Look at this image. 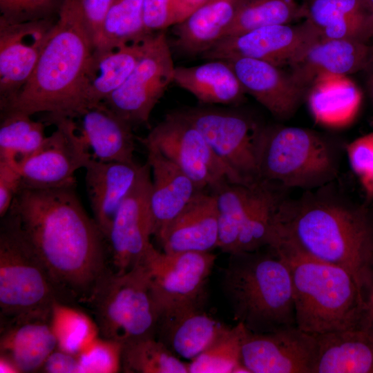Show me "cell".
I'll return each instance as SVG.
<instances>
[{"instance_id": "9c48e42d", "label": "cell", "mask_w": 373, "mask_h": 373, "mask_svg": "<svg viewBox=\"0 0 373 373\" xmlns=\"http://www.w3.org/2000/svg\"><path fill=\"white\" fill-rule=\"evenodd\" d=\"M204 137L213 152L247 185L258 182L263 126L233 110L197 107L177 111Z\"/></svg>"}, {"instance_id": "ac0fdd59", "label": "cell", "mask_w": 373, "mask_h": 373, "mask_svg": "<svg viewBox=\"0 0 373 373\" xmlns=\"http://www.w3.org/2000/svg\"><path fill=\"white\" fill-rule=\"evenodd\" d=\"M223 60L231 65L245 93L278 119L290 118L305 97L307 90L281 67L247 57Z\"/></svg>"}, {"instance_id": "681fc988", "label": "cell", "mask_w": 373, "mask_h": 373, "mask_svg": "<svg viewBox=\"0 0 373 373\" xmlns=\"http://www.w3.org/2000/svg\"><path fill=\"white\" fill-rule=\"evenodd\" d=\"M1 373H21L16 364L8 356L0 354Z\"/></svg>"}, {"instance_id": "30bf717a", "label": "cell", "mask_w": 373, "mask_h": 373, "mask_svg": "<svg viewBox=\"0 0 373 373\" xmlns=\"http://www.w3.org/2000/svg\"><path fill=\"white\" fill-rule=\"evenodd\" d=\"M140 141L155 146L202 191H213L227 182L245 184L218 157L202 134L177 111L167 114Z\"/></svg>"}, {"instance_id": "52a82bcc", "label": "cell", "mask_w": 373, "mask_h": 373, "mask_svg": "<svg viewBox=\"0 0 373 373\" xmlns=\"http://www.w3.org/2000/svg\"><path fill=\"white\" fill-rule=\"evenodd\" d=\"M85 300L101 336L123 345L155 337L160 312L142 262L122 273L107 269Z\"/></svg>"}, {"instance_id": "836d02e7", "label": "cell", "mask_w": 373, "mask_h": 373, "mask_svg": "<svg viewBox=\"0 0 373 373\" xmlns=\"http://www.w3.org/2000/svg\"><path fill=\"white\" fill-rule=\"evenodd\" d=\"M305 7L294 0H240L225 37L269 26L289 24L305 17Z\"/></svg>"}, {"instance_id": "7c38bea8", "label": "cell", "mask_w": 373, "mask_h": 373, "mask_svg": "<svg viewBox=\"0 0 373 373\" xmlns=\"http://www.w3.org/2000/svg\"><path fill=\"white\" fill-rule=\"evenodd\" d=\"M175 68L165 32H154L133 72L103 102L133 126L146 123L173 82Z\"/></svg>"}, {"instance_id": "60d3db41", "label": "cell", "mask_w": 373, "mask_h": 373, "mask_svg": "<svg viewBox=\"0 0 373 373\" xmlns=\"http://www.w3.org/2000/svg\"><path fill=\"white\" fill-rule=\"evenodd\" d=\"M350 165L358 177L368 200L373 199V132L347 145Z\"/></svg>"}, {"instance_id": "484cf974", "label": "cell", "mask_w": 373, "mask_h": 373, "mask_svg": "<svg viewBox=\"0 0 373 373\" xmlns=\"http://www.w3.org/2000/svg\"><path fill=\"white\" fill-rule=\"evenodd\" d=\"M315 335L312 373H373V338L358 327Z\"/></svg>"}, {"instance_id": "bcb514c9", "label": "cell", "mask_w": 373, "mask_h": 373, "mask_svg": "<svg viewBox=\"0 0 373 373\" xmlns=\"http://www.w3.org/2000/svg\"><path fill=\"white\" fill-rule=\"evenodd\" d=\"M356 327L373 338V273L363 290V303Z\"/></svg>"}, {"instance_id": "d6a6232c", "label": "cell", "mask_w": 373, "mask_h": 373, "mask_svg": "<svg viewBox=\"0 0 373 373\" xmlns=\"http://www.w3.org/2000/svg\"><path fill=\"white\" fill-rule=\"evenodd\" d=\"M45 124L32 115L15 111L1 112L0 160L17 163L44 142Z\"/></svg>"}, {"instance_id": "f6af8a7d", "label": "cell", "mask_w": 373, "mask_h": 373, "mask_svg": "<svg viewBox=\"0 0 373 373\" xmlns=\"http://www.w3.org/2000/svg\"><path fill=\"white\" fill-rule=\"evenodd\" d=\"M40 370L47 373H79L77 355L56 348Z\"/></svg>"}, {"instance_id": "d590c367", "label": "cell", "mask_w": 373, "mask_h": 373, "mask_svg": "<svg viewBox=\"0 0 373 373\" xmlns=\"http://www.w3.org/2000/svg\"><path fill=\"white\" fill-rule=\"evenodd\" d=\"M50 324L57 348L73 354L77 355L100 336L95 320L59 300L52 305Z\"/></svg>"}, {"instance_id": "6da1fadb", "label": "cell", "mask_w": 373, "mask_h": 373, "mask_svg": "<svg viewBox=\"0 0 373 373\" xmlns=\"http://www.w3.org/2000/svg\"><path fill=\"white\" fill-rule=\"evenodd\" d=\"M75 186L20 187L5 216L38 255L57 291L86 299L108 269V242Z\"/></svg>"}, {"instance_id": "7bdbcfd3", "label": "cell", "mask_w": 373, "mask_h": 373, "mask_svg": "<svg viewBox=\"0 0 373 373\" xmlns=\"http://www.w3.org/2000/svg\"><path fill=\"white\" fill-rule=\"evenodd\" d=\"M143 21L149 33L164 30L174 25L173 0H144Z\"/></svg>"}, {"instance_id": "4dcf8cb0", "label": "cell", "mask_w": 373, "mask_h": 373, "mask_svg": "<svg viewBox=\"0 0 373 373\" xmlns=\"http://www.w3.org/2000/svg\"><path fill=\"white\" fill-rule=\"evenodd\" d=\"M261 182L252 185L227 182L213 191L218 218V248L229 254L236 251L238 238Z\"/></svg>"}, {"instance_id": "603a6c76", "label": "cell", "mask_w": 373, "mask_h": 373, "mask_svg": "<svg viewBox=\"0 0 373 373\" xmlns=\"http://www.w3.org/2000/svg\"><path fill=\"white\" fill-rule=\"evenodd\" d=\"M163 251L210 252L218 246V218L213 193L200 191L157 239Z\"/></svg>"}, {"instance_id": "e575fe53", "label": "cell", "mask_w": 373, "mask_h": 373, "mask_svg": "<svg viewBox=\"0 0 373 373\" xmlns=\"http://www.w3.org/2000/svg\"><path fill=\"white\" fill-rule=\"evenodd\" d=\"M144 0H115L94 50L114 48L152 34L144 25Z\"/></svg>"}, {"instance_id": "5b68a950", "label": "cell", "mask_w": 373, "mask_h": 373, "mask_svg": "<svg viewBox=\"0 0 373 373\" xmlns=\"http://www.w3.org/2000/svg\"><path fill=\"white\" fill-rule=\"evenodd\" d=\"M258 251L230 254L224 270L222 289L235 319L256 333L296 325L287 263L271 249Z\"/></svg>"}, {"instance_id": "816d5d0a", "label": "cell", "mask_w": 373, "mask_h": 373, "mask_svg": "<svg viewBox=\"0 0 373 373\" xmlns=\"http://www.w3.org/2000/svg\"><path fill=\"white\" fill-rule=\"evenodd\" d=\"M372 40H373V38H372Z\"/></svg>"}, {"instance_id": "b9f144b4", "label": "cell", "mask_w": 373, "mask_h": 373, "mask_svg": "<svg viewBox=\"0 0 373 373\" xmlns=\"http://www.w3.org/2000/svg\"><path fill=\"white\" fill-rule=\"evenodd\" d=\"M93 47L115 0H75Z\"/></svg>"}, {"instance_id": "c3c4849f", "label": "cell", "mask_w": 373, "mask_h": 373, "mask_svg": "<svg viewBox=\"0 0 373 373\" xmlns=\"http://www.w3.org/2000/svg\"><path fill=\"white\" fill-rule=\"evenodd\" d=\"M362 72L365 75V86L369 95L373 103V42L370 43V51Z\"/></svg>"}, {"instance_id": "e0dca14e", "label": "cell", "mask_w": 373, "mask_h": 373, "mask_svg": "<svg viewBox=\"0 0 373 373\" xmlns=\"http://www.w3.org/2000/svg\"><path fill=\"white\" fill-rule=\"evenodd\" d=\"M55 21L52 18L10 23L0 19V107L29 79Z\"/></svg>"}, {"instance_id": "74e56055", "label": "cell", "mask_w": 373, "mask_h": 373, "mask_svg": "<svg viewBox=\"0 0 373 373\" xmlns=\"http://www.w3.org/2000/svg\"><path fill=\"white\" fill-rule=\"evenodd\" d=\"M245 329L241 323L229 327L188 363L189 373H250L240 361L241 344Z\"/></svg>"}, {"instance_id": "44dd1931", "label": "cell", "mask_w": 373, "mask_h": 373, "mask_svg": "<svg viewBox=\"0 0 373 373\" xmlns=\"http://www.w3.org/2000/svg\"><path fill=\"white\" fill-rule=\"evenodd\" d=\"M229 327L204 312L202 305H187L161 312L155 337L191 361Z\"/></svg>"}, {"instance_id": "1f68e13d", "label": "cell", "mask_w": 373, "mask_h": 373, "mask_svg": "<svg viewBox=\"0 0 373 373\" xmlns=\"http://www.w3.org/2000/svg\"><path fill=\"white\" fill-rule=\"evenodd\" d=\"M273 186L271 183L260 182L256 198L242 227L234 254L255 251L269 245L276 214L282 200Z\"/></svg>"}, {"instance_id": "5bb4252c", "label": "cell", "mask_w": 373, "mask_h": 373, "mask_svg": "<svg viewBox=\"0 0 373 373\" xmlns=\"http://www.w3.org/2000/svg\"><path fill=\"white\" fill-rule=\"evenodd\" d=\"M316 351V335L296 325L265 333L246 328L240 361L250 373H312Z\"/></svg>"}, {"instance_id": "8992f818", "label": "cell", "mask_w": 373, "mask_h": 373, "mask_svg": "<svg viewBox=\"0 0 373 373\" xmlns=\"http://www.w3.org/2000/svg\"><path fill=\"white\" fill-rule=\"evenodd\" d=\"M336 147L322 135L295 126H265L259 149L262 182L312 189L334 180L338 171Z\"/></svg>"}, {"instance_id": "277c9868", "label": "cell", "mask_w": 373, "mask_h": 373, "mask_svg": "<svg viewBox=\"0 0 373 373\" xmlns=\"http://www.w3.org/2000/svg\"><path fill=\"white\" fill-rule=\"evenodd\" d=\"M268 247L289 267L299 329L320 334L356 326L363 291L349 271L309 257L278 238Z\"/></svg>"}, {"instance_id": "f546056e", "label": "cell", "mask_w": 373, "mask_h": 373, "mask_svg": "<svg viewBox=\"0 0 373 373\" xmlns=\"http://www.w3.org/2000/svg\"><path fill=\"white\" fill-rule=\"evenodd\" d=\"M173 82L207 104H237L246 94L232 67L223 59L195 66H175Z\"/></svg>"}, {"instance_id": "8d00e7d4", "label": "cell", "mask_w": 373, "mask_h": 373, "mask_svg": "<svg viewBox=\"0 0 373 373\" xmlns=\"http://www.w3.org/2000/svg\"><path fill=\"white\" fill-rule=\"evenodd\" d=\"M122 369L128 373H189L188 363L156 337L124 344Z\"/></svg>"}, {"instance_id": "83f0119b", "label": "cell", "mask_w": 373, "mask_h": 373, "mask_svg": "<svg viewBox=\"0 0 373 373\" xmlns=\"http://www.w3.org/2000/svg\"><path fill=\"white\" fill-rule=\"evenodd\" d=\"M153 33L114 48L93 50L86 88L87 108L103 102L124 84L144 55Z\"/></svg>"}, {"instance_id": "7a4b0ae2", "label": "cell", "mask_w": 373, "mask_h": 373, "mask_svg": "<svg viewBox=\"0 0 373 373\" xmlns=\"http://www.w3.org/2000/svg\"><path fill=\"white\" fill-rule=\"evenodd\" d=\"M273 237L309 257L344 268L362 291L373 273V219L363 207L320 195L282 200Z\"/></svg>"}, {"instance_id": "d6986e66", "label": "cell", "mask_w": 373, "mask_h": 373, "mask_svg": "<svg viewBox=\"0 0 373 373\" xmlns=\"http://www.w3.org/2000/svg\"><path fill=\"white\" fill-rule=\"evenodd\" d=\"M143 144L153 175L150 209L152 233L157 239L202 190L155 146Z\"/></svg>"}, {"instance_id": "4316f807", "label": "cell", "mask_w": 373, "mask_h": 373, "mask_svg": "<svg viewBox=\"0 0 373 373\" xmlns=\"http://www.w3.org/2000/svg\"><path fill=\"white\" fill-rule=\"evenodd\" d=\"M10 321L1 329L0 354L10 358L21 372L40 370L48 356L57 348L50 318Z\"/></svg>"}, {"instance_id": "4fadbf2b", "label": "cell", "mask_w": 373, "mask_h": 373, "mask_svg": "<svg viewBox=\"0 0 373 373\" xmlns=\"http://www.w3.org/2000/svg\"><path fill=\"white\" fill-rule=\"evenodd\" d=\"M210 252L160 251L151 244L141 262L145 265L160 312L202 305L216 262Z\"/></svg>"}, {"instance_id": "cb8c5ba5", "label": "cell", "mask_w": 373, "mask_h": 373, "mask_svg": "<svg viewBox=\"0 0 373 373\" xmlns=\"http://www.w3.org/2000/svg\"><path fill=\"white\" fill-rule=\"evenodd\" d=\"M81 118L79 133L93 157L102 162L133 161V126L104 102L89 106Z\"/></svg>"}, {"instance_id": "f35d334b", "label": "cell", "mask_w": 373, "mask_h": 373, "mask_svg": "<svg viewBox=\"0 0 373 373\" xmlns=\"http://www.w3.org/2000/svg\"><path fill=\"white\" fill-rule=\"evenodd\" d=\"M123 344L101 336L77 354L79 373H116L122 370Z\"/></svg>"}, {"instance_id": "d4e9b609", "label": "cell", "mask_w": 373, "mask_h": 373, "mask_svg": "<svg viewBox=\"0 0 373 373\" xmlns=\"http://www.w3.org/2000/svg\"><path fill=\"white\" fill-rule=\"evenodd\" d=\"M305 98L316 122L338 128L350 125L356 118L362 94L347 75L325 73L314 79Z\"/></svg>"}, {"instance_id": "2e32d148", "label": "cell", "mask_w": 373, "mask_h": 373, "mask_svg": "<svg viewBox=\"0 0 373 373\" xmlns=\"http://www.w3.org/2000/svg\"><path fill=\"white\" fill-rule=\"evenodd\" d=\"M319 37L307 20L298 26H269L225 37L202 57L208 60L247 57L282 67L289 65L308 43Z\"/></svg>"}, {"instance_id": "ba28073f", "label": "cell", "mask_w": 373, "mask_h": 373, "mask_svg": "<svg viewBox=\"0 0 373 373\" xmlns=\"http://www.w3.org/2000/svg\"><path fill=\"white\" fill-rule=\"evenodd\" d=\"M0 229V307L7 318H49L58 291L34 249L12 222Z\"/></svg>"}, {"instance_id": "ab89813d", "label": "cell", "mask_w": 373, "mask_h": 373, "mask_svg": "<svg viewBox=\"0 0 373 373\" xmlns=\"http://www.w3.org/2000/svg\"><path fill=\"white\" fill-rule=\"evenodd\" d=\"M65 0H0V19L21 23L52 19Z\"/></svg>"}, {"instance_id": "9a60e30c", "label": "cell", "mask_w": 373, "mask_h": 373, "mask_svg": "<svg viewBox=\"0 0 373 373\" xmlns=\"http://www.w3.org/2000/svg\"><path fill=\"white\" fill-rule=\"evenodd\" d=\"M148 162L118 208L112 221L107 242L114 271L122 273L143 259L152 244L150 195L152 178Z\"/></svg>"}, {"instance_id": "7402d4cb", "label": "cell", "mask_w": 373, "mask_h": 373, "mask_svg": "<svg viewBox=\"0 0 373 373\" xmlns=\"http://www.w3.org/2000/svg\"><path fill=\"white\" fill-rule=\"evenodd\" d=\"M144 166L135 160L102 162L93 157L84 168L86 189L93 218L106 239L118 208Z\"/></svg>"}, {"instance_id": "f1b7e54d", "label": "cell", "mask_w": 373, "mask_h": 373, "mask_svg": "<svg viewBox=\"0 0 373 373\" xmlns=\"http://www.w3.org/2000/svg\"><path fill=\"white\" fill-rule=\"evenodd\" d=\"M240 0H207L175 25L177 49L187 55H203L223 39Z\"/></svg>"}, {"instance_id": "f907efd6", "label": "cell", "mask_w": 373, "mask_h": 373, "mask_svg": "<svg viewBox=\"0 0 373 373\" xmlns=\"http://www.w3.org/2000/svg\"><path fill=\"white\" fill-rule=\"evenodd\" d=\"M370 3L372 5V6L373 7V0H368Z\"/></svg>"}, {"instance_id": "8fae6325", "label": "cell", "mask_w": 373, "mask_h": 373, "mask_svg": "<svg viewBox=\"0 0 373 373\" xmlns=\"http://www.w3.org/2000/svg\"><path fill=\"white\" fill-rule=\"evenodd\" d=\"M46 120L55 130L34 153L17 162L21 187L45 189L76 184L75 172L93 158L73 118L47 115Z\"/></svg>"}, {"instance_id": "3957f363", "label": "cell", "mask_w": 373, "mask_h": 373, "mask_svg": "<svg viewBox=\"0 0 373 373\" xmlns=\"http://www.w3.org/2000/svg\"><path fill=\"white\" fill-rule=\"evenodd\" d=\"M94 47L75 0H65L28 82L1 112L75 119L87 108L86 88Z\"/></svg>"}, {"instance_id": "ee69618b", "label": "cell", "mask_w": 373, "mask_h": 373, "mask_svg": "<svg viewBox=\"0 0 373 373\" xmlns=\"http://www.w3.org/2000/svg\"><path fill=\"white\" fill-rule=\"evenodd\" d=\"M21 175L17 163L0 160V216L8 212L13 200L20 189Z\"/></svg>"}, {"instance_id": "ffe728a7", "label": "cell", "mask_w": 373, "mask_h": 373, "mask_svg": "<svg viewBox=\"0 0 373 373\" xmlns=\"http://www.w3.org/2000/svg\"><path fill=\"white\" fill-rule=\"evenodd\" d=\"M370 51V43L321 36L308 43L289 63V73L307 90L321 73L347 75L362 71Z\"/></svg>"}, {"instance_id": "7dc6e473", "label": "cell", "mask_w": 373, "mask_h": 373, "mask_svg": "<svg viewBox=\"0 0 373 373\" xmlns=\"http://www.w3.org/2000/svg\"><path fill=\"white\" fill-rule=\"evenodd\" d=\"M207 1V0H173L174 26L184 20Z\"/></svg>"}]
</instances>
